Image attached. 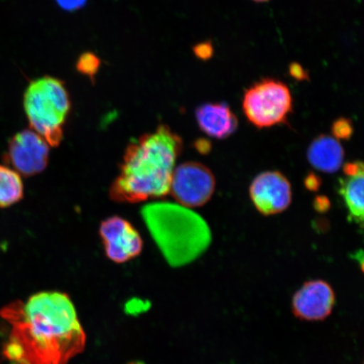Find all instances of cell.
<instances>
[{
    "label": "cell",
    "mask_w": 364,
    "mask_h": 364,
    "mask_svg": "<svg viewBox=\"0 0 364 364\" xmlns=\"http://www.w3.org/2000/svg\"><path fill=\"white\" fill-rule=\"evenodd\" d=\"M0 315L11 327L2 351L9 364H68L85 349L83 327L65 294L38 293Z\"/></svg>",
    "instance_id": "obj_1"
},
{
    "label": "cell",
    "mask_w": 364,
    "mask_h": 364,
    "mask_svg": "<svg viewBox=\"0 0 364 364\" xmlns=\"http://www.w3.org/2000/svg\"><path fill=\"white\" fill-rule=\"evenodd\" d=\"M182 149L183 140L165 124L140 136L125 149L119 174L109 190L110 198L138 203L166 197Z\"/></svg>",
    "instance_id": "obj_2"
},
{
    "label": "cell",
    "mask_w": 364,
    "mask_h": 364,
    "mask_svg": "<svg viewBox=\"0 0 364 364\" xmlns=\"http://www.w3.org/2000/svg\"><path fill=\"white\" fill-rule=\"evenodd\" d=\"M141 215L164 257L173 267L186 265L210 245V230L188 208L170 203L145 205Z\"/></svg>",
    "instance_id": "obj_3"
},
{
    "label": "cell",
    "mask_w": 364,
    "mask_h": 364,
    "mask_svg": "<svg viewBox=\"0 0 364 364\" xmlns=\"http://www.w3.org/2000/svg\"><path fill=\"white\" fill-rule=\"evenodd\" d=\"M23 104L31 130L43 136L50 146L58 147L65 136L72 107L65 82L49 75L31 81Z\"/></svg>",
    "instance_id": "obj_4"
},
{
    "label": "cell",
    "mask_w": 364,
    "mask_h": 364,
    "mask_svg": "<svg viewBox=\"0 0 364 364\" xmlns=\"http://www.w3.org/2000/svg\"><path fill=\"white\" fill-rule=\"evenodd\" d=\"M293 105L289 86L271 78L250 86L245 90L242 102L245 117L259 129L287 124Z\"/></svg>",
    "instance_id": "obj_5"
},
{
    "label": "cell",
    "mask_w": 364,
    "mask_h": 364,
    "mask_svg": "<svg viewBox=\"0 0 364 364\" xmlns=\"http://www.w3.org/2000/svg\"><path fill=\"white\" fill-rule=\"evenodd\" d=\"M216 180L208 167L198 162H186L173 173L170 193L186 208L202 207L215 193Z\"/></svg>",
    "instance_id": "obj_6"
},
{
    "label": "cell",
    "mask_w": 364,
    "mask_h": 364,
    "mask_svg": "<svg viewBox=\"0 0 364 364\" xmlns=\"http://www.w3.org/2000/svg\"><path fill=\"white\" fill-rule=\"evenodd\" d=\"M50 145L43 136L31 129L19 132L9 141L4 161L21 176L40 174L47 168Z\"/></svg>",
    "instance_id": "obj_7"
},
{
    "label": "cell",
    "mask_w": 364,
    "mask_h": 364,
    "mask_svg": "<svg viewBox=\"0 0 364 364\" xmlns=\"http://www.w3.org/2000/svg\"><path fill=\"white\" fill-rule=\"evenodd\" d=\"M99 235L107 257L113 262H129L142 252L144 240L139 232L124 218H106L100 225Z\"/></svg>",
    "instance_id": "obj_8"
},
{
    "label": "cell",
    "mask_w": 364,
    "mask_h": 364,
    "mask_svg": "<svg viewBox=\"0 0 364 364\" xmlns=\"http://www.w3.org/2000/svg\"><path fill=\"white\" fill-rule=\"evenodd\" d=\"M250 197L255 208L265 216L288 209L292 203V186L279 171H268L255 177L250 186Z\"/></svg>",
    "instance_id": "obj_9"
},
{
    "label": "cell",
    "mask_w": 364,
    "mask_h": 364,
    "mask_svg": "<svg viewBox=\"0 0 364 364\" xmlns=\"http://www.w3.org/2000/svg\"><path fill=\"white\" fill-rule=\"evenodd\" d=\"M335 304V294L325 281H309L296 292L293 312L306 321H323L331 315Z\"/></svg>",
    "instance_id": "obj_10"
},
{
    "label": "cell",
    "mask_w": 364,
    "mask_h": 364,
    "mask_svg": "<svg viewBox=\"0 0 364 364\" xmlns=\"http://www.w3.org/2000/svg\"><path fill=\"white\" fill-rule=\"evenodd\" d=\"M198 125L205 134L217 139L233 135L238 129L237 117L226 103H207L196 110Z\"/></svg>",
    "instance_id": "obj_11"
},
{
    "label": "cell",
    "mask_w": 364,
    "mask_h": 364,
    "mask_svg": "<svg viewBox=\"0 0 364 364\" xmlns=\"http://www.w3.org/2000/svg\"><path fill=\"white\" fill-rule=\"evenodd\" d=\"M345 151L334 136L321 134L314 139L307 150V159L316 170L331 174L343 166Z\"/></svg>",
    "instance_id": "obj_12"
},
{
    "label": "cell",
    "mask_w": 364,
    "mask_h": 364,
    "mask_svg": "<svg viewBox=\"0 0 364 364\" xmlns=\"http://www.w3.org/2000/svg\"><path fill=\"white\" fill-rule=\"evenodd\" d=\"M363 172L340 180L339 193L348 211L350 220L358 225L363 223Z\"/></svg>",
    "instance_id": "obj_13"
},
{
    "label": "cell",
    "mask_w": 364,
    "mask_h": 364,
    "mask_svg": "<svg viewBox=\"0 0 364 364\" xmlns=\"http://www.w3.org/2000/svg\"><path fill=\"white\" fill-rule=\"evenodd\" d=\"M24 198L21 176L12 168L0 165V208H6Z\"/></svg>",
    "instance_id": "obj_14"
},
{
    "label": "cell",
    "mask_w": 364,
    "mask_h": 364,
    "mask_svg": "<svg viewBox=\"0 0 364 364\" xmlns=\"http://www.w3.org/2000/svg\"><path fill=\"white\" fill-rule=\"evenodd\" d=\"M101 66V59L92 52L81 53L75 63L76 70L87 77L93 84Z\"/></svg>",
    "instance_id": "obj_15"
},
{
    "label": "cell",
    "mask_w": 364,
    "mask_h": 364,
    "mask_svg": "<svg viewBox=\"0 0 364 364\" xmlns=\"http://www.w3.org/2000/svg\"><path fill=\"white\" fill-rule=\"evenodd\" d=\"M331 133L336 139L349 140L353 134L352 121L348 118H339L332 124Z\"/></svg>",
    "instance_id": "obj_16"
},
{
    "label": "cell",
    "mask_w": 364,
    "mask_h": 364,
    "mask_svg": "<svg viewBox=\"0 0 364 364\" xmlns=\"http://www.w3.org/2000/svg\"><path fill=\"white\" fill-rule=\"evenodd\" d=\"M58 6L66 12H75L83 9L88 0H55Z\"/></svg>",
    "instance_id": "obj_17"
},
{
    "label": "cell",
    "mask_w": 364,
    "mask_h": 364,
    "mask_svg": "<svg viewBox=\"0 0 364 364\" xmlns=\"http://www.w3.org/2000/svg\"><path fill=\"white\" fill-rule=\"evenodd\" d=\"M193 53L196 57L201 60H208L213 54V46L210 43H201L196 45L193 48Z\"/></svg>",
    "instance_id": "obj_18"
},
{
    "label": "cell",
    "mask_w": 364,
    "mask_h": 364,
    "mask_svg": "<svg viewBox=\"0 0 364 364\" xmlns=\"http://www.w3.org/2000/svg\"><path fill=\"white\" fill-rule=\"evenodd\" d=\"M344 174L347 176H356L363 172V164L361 161H353L345 164Z\"/></svg>",
    "instance_id": "obj_19"
},
{
    "label": "cell",
    "mask_w": 364,
    "mask_h": 364,
    "mask_svg": "<svg viewBox=\"0 0 364 364\" xmlns=\"http://www.w3.org/2000/svg\"><path fill=\"white\" fill-rule=\"evenodd\" d=\"M290 75L299 81L308 80V75L304 68L297 63H294L289 67Z\"/></svg>",
    "instance_id": "obj_20"
},
{
    "label": "cell",
    "mask_w": 364,
    "mask_h": 364,
    "mask_svg": "<svg viewBox=\"0 0 364 364\" xmlns=\"http://www.w3.org/2000/svg\"><path fill=\"white\" fill-rule=\"evenodd\" d=\"M321 184V181L320 177L314 174V173L308 175L306 180H304V185H306V188L309 191H312V192H315V191L320 188Z\"/></svg>",
    "instance_id": "obj_21"
},
{
    "label": "cell",
    "mask_w": 364,
    "mask_h": 364,
    "mask_svg": "<svg viewBox=\"0 0 364 364\" xmlns=\"http://www.w3.org/2000/svg\"><path fill=\"white\" fill-rule=\"evenodd\" d=\"M315 207L317 211L325 212L330 207L329 200L325 197L316 198L315 200Z\"/></svg>",
    "instance_id": "obj_22"
},
{
    "label": "cell",
    "mask_w": 364,
    "mask_h": 364,
    "mask_svg": "<svg viewBox=\"0 0 364 364\" xmlns=\"http://www.w3.org/2000/svg\"><path fill=\"white\" fill-rule=\"evenodd\" d=\"M196 148H197L200 153L208 154L210 151L211 144L208 140L200 139L197 141V143H196Z\"/></svg>",
    "instance_id": "obj_23"
},
{
    "label": "cell",
    "mask_w": 364,
    "mask_h": 364,
    "mask_svg": "<svg viewBox=\"0 0 364 364\" xmlns=\"http://www.w3.org/2000/svg\"><path fill=\"white\" fill-rule=\"evenodd\" d=\"M253 1L257 2V3H264V2L269 1V0H253Z\"/></svg>",
    "instance_id": "obj_24"
}]
</instances>
